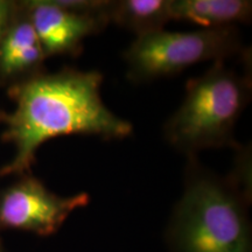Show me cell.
I'll use <instances>...</instances> for the list:
<instances>
[{"label": "cell", "instance_id": "cell-1", "mask_svg": "<svg viewBox=\"0 0 252 252\" xmlns=\"http://www.w3.org/2000/svg\"><path fill=\"white\" fill-rule=\"evenodd\" d=\"M102 82L99 71L63 68L8 88L15 108L4 113L2 140L13 144L14 156L0 168V176L30 174L37 150L54 138H127L133 126L106 108L100 96Z\"/></svg>", "mask_w": 252, "mask_h": 252}, {"label": "cell", "instance_id": "cell-2", "mask_svg": "<svg viewBox=\"0 0 252 252\" xmlns=\"http://www.w3.org/2000/svg\"><path fill=\"white\" fill-rule=\"evenodd\" d=\"M251 185L235 169L228 178L188 157L185 188L167 229L173 252H252L248 206Z\"/></svg>", "mask_w": 252, "mask_h": 252}, {"label": "cell", "instance_id": "cell-3", "mask_svg": "<svg viewBox=\"0 0 252 252\" xmlns=\"http://www.w3.org/2000/svg\"><path fill=\"white\" fill-rule=\"evenodd\" d=\"M250 98V74L239 75L224 61L213 62L187 83L184 102L163 126L165 139L188 157L207 149H237L235 127Z\"/></svg>", "mask_w": 252, "mask_h": 252}, {"label": "cell", "instance_id": "cell-4", "mask_svg": "<svg viewBox=\"0 0 252 252\" xmlns=\"http://www.w3.org/2000/svg\"><path fill=\"white\" fill-rule=\"evenodd\" d=\"M245 53L237 27L168 32L139 36L125 50L127 78L145 83L180 74L204 61H225Z\"/></svg>", "mask_w": 252, "mask_h": 252}, {"label": "cell", "instance_id": "cell-5", "mask_svg": "<svg viewBox=\"0 0 252 252\" xmlns=\"http://www.w3.org/2000/svg\"><path fill=\"white\" fill-rule=\"evenodd\" d=\"M90 203V195L61 196L49 190L35 176L25 174L0 189V230H15L52 236L76 209Z\"/></svg>", "mask_w": 252, "mask_h": 252}, {"label": "cell", "instance_id": "cell-6", "mask_svg": "<svg viewBox=\"0 0 252 252\" xmlns=\"http://www.w3.org/2000/svg\"><path fill=\"white\" fill-rule=\"evenodd\" d=\"M31 23L47 56H78L84 40L98 34L108 23L67 11L54 0H25Z\"/></svg>", "mask_w": 252, "mask_h": 252}, {"label": "cell", "instance_id": "cell-7", "mask_svg": "<svg viewBox=\"0 0 252 252\" xmlns=\"http://www.w3.org/2000/svg\"><path fill=\"white\" fill-rule=\"evenodd\" d=\"M47 56L23 1L0 40V86L11 88L43 72Z\"/></svg>", "mask_w": 252, "mask_h": 252}, {"label": "cell", "instance_id": "cell-8", "mask_svg": "<svg viewBox=\"0 0 252 252\" xmlns=\"http://www.w3.org/2000/svg\"><path fill=\"white\" fill-rule=\"evenodd\" d=\"M173 20L198 25L203 30L236 27L249 23L252 2L247 0H172Z\"/></svg>", "mask_w": 252, "mask_h": 252}, {"label": "cell", "instance_id": "cell-9", "mask_svg": "<svg viewBox=\"0 0 252 252\" xmlns=\"http://www.w3.org/2000/svg\"><path fill=\"white\" fill-rule=\"evenodd\" d=\"M173 20L172 0H113L110 23L137 34V37L163 31Z\"/></svg>", "mask_w": 252, "mask_h": 252}, {"label": "cell", "instance_id": "cell-10", "mask_svg": "<svg viewBox=\"0 0 252 252\" xmlns=\"http://www.w3.org/2000/svg\"><path fill=\"white\" fill-rule=\"evenodd\" d=\"M17 4L18 1H13V0H0V40L13 18Z\"/></svg>", "mask_w": 252, "mask_h": 252}, {"label": "cell", "instance_id": "cell-11", "mask_svg": "<svg viewBox=\"0 0 252 252\" xmlns=\"http://www.w3.org/2000/svg\"><path fill=\"white\" fill-rule=\"evenodd\" d=\"M4 113L5 112H2L1 110H0V124H1V123H2V118H4Z\"/></svg>", "mask_w": 252, "mask_h": 252}, {"label": "cell", "instance_id": "cell-12", "mask_svg": "<svg viewBox=\"0 0 252 252\" xmlns=\"http://www.w3.org/2000/svg\"><path fill=\"white\" fill-rule=\"evenodd\" d=\"M0 252H6V250L4 249V245H2L1 241H0Z\"/></svg>", "mask_w": 252, "mask_h": 252}]
</instances>
